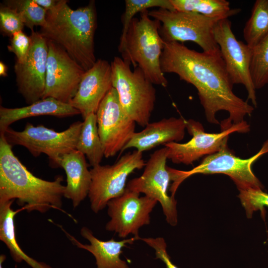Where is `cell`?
I'll return each mask as SVG.
<instances>
[{"mask_svg": "<svg viewBox=\"0 0 268 268\" xmlns=\"http://www.w3.org/2000/svg\"><path fill=\"white\" fill-rule=\"evenodd\" d=\"M268 152V138L260 150L247 159L236 156L228 147L206 156L197 166L189 171H183L167 166L171 180V196L180 185L187 178L197 174H223L228 176L235 183L239 190L249 188L263 189V186L252 170V164L261 156Z\"/></svg>", "mask_w": 268, "mask_h": 268, "instance_id": "obj_6", "label": "cell"}, {"mask_svg": "<svg viewBox=\"0 0 268 268\" xmlns=\"http://www.w3.org/2000/svg\"><path fill=\"white\" fill-rule=\"evenodd\" d=\"M60 167L67 176L64 197L70 200L73 208H76L88 195L91 184V175L85 156L74 150L63 156Z\"/></svg>", "mask_w": 268, "mask_h": 268, "instance_id": "obj_20", "label": "cell"}, {"mask_svg": "<svg viewBox=\"0 0 268 268\" xmlns=\"http://www.w3.org/2000/svg\"><path fill=\"white\" fill-rule=\"evenodd\" d=\"M25 26L21 14L15 9L1 4L0 7V29L1 32L11 37L22 31Z\"/></svg>", "mask_w": 268, "mask_h": 268, "instance_id": "obj_30", "label": "cell"}, {"mask_svg": "<svg viewBox=\"0 0 268 268\" xmlns=\"http://www.w3.org/2000/svg\"><path fill=\"white\" fill-rule=\"evenodd\" d=\"M148 15L160 22L159 32L164 42H193L203 52H220L213 33L215 24L219 19L194 12L160 8L148 11Z\"/></svg>", "mask_w": 268, "mask_h": 268, "instance_id": "obj_8", "label": "cell"}, {"mask_svg": "<svg viewBox=\"0 0 268 268\" xmlns=\"http://www.w3.org/2000/svg\"><path fill=\"white\" fill-rule=\"evenodd\" d=\"M175 10L194 12L205 16L223 19L238 14L240 8H231L225 0H170Z\"/></svg>", "mask_w": 268, "mask_h": 268, "instance_id": "obj_24", "label": "cell"}, {"mask_svg": "<svg viewBox=\"0 0 268 268\" xmlns=\"http://www.w3.org/2000/svg\"><path fill=\"white\" fill-rule=\"evenodd\" d=\"M111 64L112 86L117 92L124 111L135 123L145 127L149 123L154 108V84L139 67L133 71L131 64L122 58L115 57Z\"/></svg>", "mask_w": 268, "mask_h": 268, "instance_id": "obj_5", "label": "cell"}, {"mask_svg": "<svg viewBox=\"0 0 268 268\" xmlns=\"http://www.w3.org/2000/svg\"><path fill=\"white\" fill-rule=\"evenodd\" d=\"M268 33V0H257L243 29L246 44L254 48Z\"/></svg>", "mask_w": 268, "mask_h": 268, "instance_id": "obj_25", "label": "cell"}, {"mask_svg": "<svg viewBox=\"0 0 268 268\" xmlns=\"http://www.w3.org/2000/svg\"><path fill=\"white\" fill-rule=\"evenodd\" d=\"M66 0H59L47 10L40 34L62 47L86 71L96 63L94 35L97 27L95 2L72 9Z\"/></svg>", "mask_w": 268, "mask_h": 268, "instance_id": "obj_3", "label": "cell"}, {"mask_svg": "<svg viewBox=\"0 0 268 268\" xmlns=\"http://www.w3.org/2000/svg\"><path fill=\"white\" fill-rule=\"evenodd\" d=\"M61 229L70 241L78 248L86 250L95 257L97 268H129L127 262L120 258L123 253L122 249L127 244H132L134 241L139 240L136 237L124 239L116 241L114 238L108 241H102L96 238L87 227H83L80 230V235L87 239L90 244H83L75 237Z\"/></svg>", "mask_w": 268, "mask_h": 268, "instance_id": "obj_19", "label": "cell"}, {"mask_svg": "<svg viewBox=\"0 0 268 268\" xmlns=\"http://www.w3.org/2000/svg\"><path fill=\"white\" fill-rule=\"evenodd\" d=\"M112 86L111 63L99 59L85 71L77 91L69 104L78 110L83 119L96 114L99 106Z\"/></svg>", "mask_w": 268, "mask_h": 268, "instance_id": "obj_17", "label": "cell"}, {"mask_svg": "<svg viewBox=\"0 0 268 268\" xmlns=\"http://www.w3.org/2000/svg\"><path fill=\"white\" fill-rule=\"evenodd\" d=\"M140 240L155 250L156 258L161 260L166 268H179L171 261L167 252L166 243L163 238H140Z\"/></svg>", "mask_w": 268, "mask_h": 268, "instance_id": "obj_32", "label": "cell"}, {"mask_svg": "<svg viewBox=\"0 0 268 268\" xmlns=\"http://www.w3.org/2000/svg\"><path fill=\"white\" fill-rule=\"evenodd\" d=\"M160 66L164 73H175L196 87L208 122L219 124L216 113H228V118L221 122V131L244 121L254 110L233 92V84L220 51L199 52L179 42H164Z\"/></svg>", "mask_w": 268, "mask_h": 268, "instance_id": "obj_1", "label": "cell"}, {"mask_svg": "<svg viewBox=\"0 0 268 268\" xmlns=\"http://www.w3.org/2000/svg\"><path fill=\"white\" fill-rule=\"evenodd\" d=\"M239 191L238 197L248 218L252 217L254 211L268 207V194L262 189L249 188Z\"/></svg>", "mask_w": 268, "mask_h": 268, "instance_id": "obj_29", "label": "cell"}, {"mask_svg": "<svg viewBox=\"0 0 268 268\" xmlns=\"http://www.w3.org/2000/svg\"><path fill=\"white\" fill-rule=\"evenodd\" d=\"M6 257L5 255L1 254L0 256V268H3L2 264L5 260ZM16 268V267H15Z\"/></svg>", "mask_w": 268, "mask_h": 268, "instance_id": "obj_35", "label": "cell"}, {"mask_svg": "<svg viewBox=\"0 0 268 268\" xmlns=\"http://www.w3.org/2000/svg\"><path fill=\"white\" fill-rule=\"evenodd\" d=\"M30 51L23 63L15 62L14 70L18 90L31 104L42 98L45 89L48 40L40 32H31Z\"/></svg>", "mask_w": 268, "mask_h": 268, "instance_id": "obj_16", "label": "cell"}, {"mask_svg": "<svg viewBox=\"0 0 268 268\" xmlns=\"http://www.w3.org/2000/svg\"><path fill=\"white\" fill-rule=\"evenodd\" d=\"M48 45L46 85L42 99L52 97L69 104L85 70L58 44L48 40Z\"/></svg>", "mask_w": 268, "mask_h": 268, "instance_id": "obj_14", "label": "cell"}, {"mask_svg": "<svg viewBox=\"0 0 268 268\" xmlns=\"http://www.w3.org/2000/svg\"><path fill=\"white\" fill-rule=\"evenodd\" d=\"M31 40L22 31L13 35L7 46L9 52L13 53L16 58V62L23 63L26 60L31 47Z\"/></svg>", "mask_w": 268, "mask_h": 268, "instance_id": "obj_31", "label": "cell"}, {"mask_svg": "<svg viewBox=\"0 0 268 268\" xmlns=\"http://www.w3.org/2000/svg\"><path fill=\"white\" fill-rule=\"evenodd\" d=\"M82 125V122L77 121L66 130L57 132L43 125L27 123L22 131L9 127L0 134L10 145L24 146L35 157L47 155L50 166L59 168L63 156L76 149Z\"/></svg>", "mask_w": 268, "mask_h": 268, "instance_id": "obj_7", "label": "cell"}, {"mask_svg": "<svg viewBox=\"0 0 268 268\" xmlns=\"http://www.w3.org/2000/svg\"><path fill=\"white\" fill-rule=\"evenodd\" d=\"M126 189L120 196L109 201L108 214L111 218L105 229L125 239L129 234L140 239L139 229L150 222V214L158 202L146 196Z\"/></svg>", "mask_w": 268, "mask_h": 268, "instance_id": "obj_15", "label": "cell"}, {"mask_svg": "<svg viewBox=\"0 0 268 268\" xmlns=\"http://www.w3.org/2000/svg\"><path fill=\"white\" fill-rule=\"evenodd\" d=\"M13 201L0 203V240L6 245L15 262L24 261L32 268H52L30 257L20 248L16 239L14 225V217L19 210L11 208Z\"/></svg>", "mask_w": 268, "mask_h": 268, "instance_id": "obj_22", "label": "cell"}, {"mask_svg": "<svg viewBox=\"0 0 268 268\" xmlns=\"http://www.w3.org/2000/svg\"><path fill=\"white\" fill-rule=\"evenodd\" d=\"M3 4L15 9L22 15L25 26L34 31V27L43 26L46 23L47 10L42 7L34 0H6Z\"/></svg>", "mask_w": 268, "mask_h": 268, "instance_id": "obj_27", "label": "cell"}, {"mask_svg": "<svg viewBox=\"0 0 268 268\" xmlns=\"http://www.w3.org/2000/svg\"><path fill=\"white\" fill-rule=\"evenodd\" d=\"M250 70L256 90L268 84V33L252 49Z\"/></svg>", "mask_w": 268, "mask_h": 268, "instance_id": "obj_26", "label": "cell"}, {"mask_svg": "<svg viewBox=\"0 0 268 268\" xmlns=\"http://www.w3.org/2000/svg\"><path fill=\"white\" fill-rule=\"evenodd\" d=\"M76 149L86 157L92 167L100 164L104 155L96 114H90L84 119Z\"/></svg>", "mask_w": 268, "mask_h": 268, "instance_id": "obj_23", "label": "cell"}, {"mask_svg": "<svg viewBox=\"0 0 268 268\" xmlns=\"http://www.w3.org/2000/svg\"><path fill=\"white\" fill-rule=\"evenodd\" d=\"M99 134L106 158L121 152L135 133V122L124 111L112 87L96 113Z\"/></svg>", "mask_w": 268, "mask_h": 268, "instance_id": "obj_12", "label": "cell"}, {"mask_svg": "<svg viewBox=\"0 0 268 268\" xmlns=\"http://www.w3.org/2000/svg\"><path fill=\"white\" fill-rule=\"evenodd\" d=\"M62 176L54 181L34 176L13 153L3 134L0 136V203L17 200L28 212L44 213L51 208L67 213L62 208L66 186Z\"/></svg>", "mask_w": 268, "mask_h": 268, "instance_id": "obj_2", "label": "cell"}, {"mask_svg": "<svg viewBox=\"0 0 268 268\" xmlns=\"http://www.w3.org/2000/svg\"><path fill=\"white\" fill-rule=\"evenodd\" d=\"M145 163L142 152L135 149L122 156L113 165L93 167L90 170L91 184L88 195L92 211L98 213L109 201L121 196L126 190L128 176L143 168Z\"/></svg>", "mask_w": 268, "mask_h": 268, "instance_id": "obj_9", "label": "cell"}, {"mask_svg": "<svg viewBox=\"0 0 268 268\" xmlns=\"http://www.w3.org/2000/svg\"><path fill=\"white\" fill-rule=\"evenodd\" d=\"M131 21L119 51L122 59L139 67L153 84L166 87L168 81L162 71L160 59L164 42L160 34V23L152 19L148 10Z\"/></svg>", "mask_w": 268, "mask_h": 268, "instance_id": "obj_4", "label": "cell"}, {"mask_svg": "<svg viewBox=\"0 0 268 268\" xmlns=\"http://www.w3.org/2000/svg\"><path fill=\"white\" fill-rule=\"evenodd\" d=\"M167 152L165 146L151 154L142 174L131 180L126 188L156 200L162 206L167 223L175 226L178 222L177 202L168 194L171 180L166 165Z\"/></svg>", "mask_w": 268, "mask_h": 268, "instance_id": "obj_11", "label": "cell"}, {"mask_svg": "<svg viewBox=\"0 0 268 268\" xmlns=\"http://www.w3.org/2000/svg\"><path fill=\"white\" fill-rule=\"evenodd\" d=\"M34 1L39 5L48 10L54 7L59 0H34Z\"/></svg>", "mask_w": 268, "mask_h": 268, "instance_id": "obj_33", "label": "cell"}, {"mask_svg": "<svg viewBox=\"0 0 268 268\" xmlns=\"http://www.w3.org/2000/svg\"><path fill=\"white\" fill-rule=\"evenodd\" d=\"M125 3V11L122 16L123 30L120 44L124 40L130 24L136 13L154 7L175 10L170 0H126Z\"/></svg>", "mask_w": 268, "mask_h": 268, "instance_id": "obj_28", "label": "cell"}, {"mask_svg": "<svg viewBox=\"0 0 268 268\" xmlns=\"http://www.w3.org/2000/svg\"><path fill=\"white\" fill-rule=\"evenodd\" d=\"M213 33L232 83L243 85L248 93V99L256 107V89L250 70L252 49L236 39L228 18L216 22Z\"/></svg>", "mask_w": 268, "mask_h": 268, "instance_id": "obj_13", "label": "cell"}, {"mask_svg": "<svg viewBox=\"0 0 268 268\" xmlns=\"http://www.w3.org/2000/svg\"><path fill=\"white\" fill-rule=\"evenodd\" d=\"M186 129V120L181 117L164 118L149 123L143 130L134 133L120 153L131 148L143 152L160 145L178 142L184 138Z\"/></svg>", "mask_w": 268, "mask_h": 268, "instance_id": "obj_18", "label": "cell"}, {"mask_svg": "<svg viewBox=\"0 0 268 268\" xmlns=\"http://www.w3.org/2000/svg\"><path fill=\"white\" fill-rule=\"evenodd\" d=\"M80 114L69 104L54 98L41 99L28 106L8 108L0 107V132L2 134L9 126L21 119L40 115H51L60 118Z\"/></svg>", "mask_w": 268, "mask_h": 268, "instance_id": "obj_21", "label": "cell"}, {"mask_svg": "<svg viewBox=\"0 0 268 268\" xmlns=\"http://www.w3.org/2000/svg\"><path fill=\"white\" fill-rule=\"evenodd\" d=\"M186 125L188 132L192 136L189 141L185 143L172 142L164 145L167 148V158L174 163L192 164L204 155L227 147L230 134L250 131V125L245 121L219 133H205L202 124L193 119L186 120Z\"/></svg>", "mask_w": 268, "mask_h": 268, "instance_id": "obj_10", "label": "cell"}, {"mask_svg": "<svg viewBox=\"0 0 268 268\" xmlns=\"http://www.w3.org/2000/svg\"><path fill=\"white\" fill-rule=\"evenodd\" d=\"M7 67L2 61L0 62V75L5 77L7 75Z\"/></svg>", "mask_w": 268, "mask_h": 268, "instance_id": "obj_34", "label": "cell"}]
</instances>
